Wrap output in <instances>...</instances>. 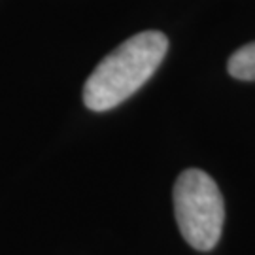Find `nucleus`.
<instances>
[{"mask_svg": "<svg viewBox=\"0 0 255 255\" xmlns=\"http://www.w3.org/2000/svg\"><path fill=\"white\" fill-rule=\"evenodd\" d=\"M229 74L237 80L255 82V42L242 46L229 59Z\"/></svg>", "mask_w": 255, "mask_h": 255, "instance_id": "obj_3", "label": "nucleus"}, {"mask_svg": "<svg viewBox=\"0 0 255 255\" xmlns=\"http://www.w3.org/2000/svg\"><path fill=\"white\" fill-rule=\"evenodd\" d=\"M176 221L187 244L208 252L221 238L225 202L214 178L201 168L183 170L174 185Z\"/></svg>", "mask_w": 255, "mask_h": 255, "instance_id": "obj_2", "label": "nucleus"}, {"mask_svg": "<svg viewBox=\"0 0 255 255\" xmlns=\"http://www.w3.org/2000/svg\"><path fill=\"white\" fill-rule=\"evenodd\" d=\"M168 40L159 30L138 32L104 57L83 87V102L106 112L127 101L153 76L166 55Z\"/></svg>", "mask_w": 255, "mask_h": 255, "instance_id": "obj_1", "label": "nucleus"}]
</instances>
